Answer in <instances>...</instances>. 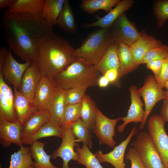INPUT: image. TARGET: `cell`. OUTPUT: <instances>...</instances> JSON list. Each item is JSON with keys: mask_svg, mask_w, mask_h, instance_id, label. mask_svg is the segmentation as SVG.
Listing matches in <instances>:
<instances>
[{"mask_svg": "<svg viewBox=\"0 0 168 168\" xmlns=\"http://www.w3.org/2000/svg\"><path fill=\"white\" fill-rule=\"evenodd\" d=\"M63 128L62 141L59 147L51 155L54 159L57 157L61 158L63 161L62 168H70L68 163L71 160L77 161L78 160V153L74 150V147H79L77 139L73 134L71 127Z\"/></svg>", "mask_w": 168, "mask_h": 168, "instance_id": "8fae6325", "label": "cell"}, {"mask_svg": "<svg viewBox=\"0 0 168 168\" xmlns=\"http://www.w3.org/2000/svg\"><path fill=\"white\" fill-rule=\"evenodd\" d=\"M13 91L0 74V119L18 121L14 105Z\"/></svg>", "mask_w": 168, "mask_h": 168, "instance_id": "5bb4252c", "label": "cell"}, {"mask_svg": "<svg viewBox=\"0 0 168 168\" xmlns=\"http://www.w3.org/2000/svg\"><path fill=\"white\" fill-rule=\"evenodd\" d=\"M131 99V105L128 111L127 115L120 117L123 121V124L118 126L117 131L120 133L124 131L127 125L131 122L142 123L144 116L145 111L143 109L144 104L141 101L137 87L135 85L129 88Z\"/></svg>", "mask_w": 168, "mask_h": 168, "instance_id": "4fadbf2b", "label": "cell"}, {"mask_svg": "<svg viewBox=\"0 0 168 168\" xmlns=\"http://www.w3.org/2000/svg\"><path fill=\"white\" fill-rule=\"evenodd\" d=\"M118 51L121 67L120 78L135 70L140 64L134 58L130 46L124 43L118 42Z\"/></svg>", "mask_w": 168, "mask_h": 168, "instance_id": "cb8c5ba5", "label": "cell"}, {"mask_svg": "<svg viewBox=\"0 0 168 168\" xmlns=\"http://www.w3.org/2000/svg\"><path fill=\"white\" fill-rule=\"evenodd\" d=\"M46 144L37 140L30 145L32 156L35 160L34 168H60L51 163V155H48L45 152L44 148Z\"/></svg>", "mask_w": 168, "mask_h": 168, "instance_id": "4316f807", "label": "cell"}, {"mask_svg": "<svg viewBox=\"0 0 168 168\" xmlns=\"http://www.w3.org/2000/svg\"><path fill=\"white\" fill-rule=\"evenodd\" d=\"M140 33V37L130 46L134 58L139 64H141L143 56L148 51L162 44L161 41L148 35L144 30Z\"/></svg>", "mask_w": 168, "mask_h": 168, "instance_id": "ffe728a7", "label": "cell"}, {"mask_svg": "<svg viewBox=\"0 0 168 168\" xmlns=\"http://www.w3.org/2000/svg\"><path fill=\"white\" fill-rule=\"evenodd\" d=\"M78 59L69 42L53 32L39 45L35 63L42 77L54 81L60 73Z\"/></svg>", "mask_w": 168, "mask_h": 168, "instance_id": "7a4b0ae2", "label": "cell"}, {"mask_svg": "<svg viewBox=\"0 0 168 168\" xmlns=\"http://www.w3.org/2000/svg\"><path fill=\"white\" fill-rule=\"evenodd\" d=\"M94 67L103 75L111 69L117 70L120 74L121 67L118 54V42L113 41L110 44L102 58Z\"/></svg>", "mask_w": 168, "mask_h": 168, "instance_id": "44dd1931", "label": "cell"}, {"mask_svg": "<svg viewBox=\"0 0 168 168\" xmlns=\"http://www.w3.org/2000/svg\"><path fill=\"white\" fill-rule=\"evenodd\" d=\"M1 26L10 50L25 62L35 63L40 42L53 32L52 27L41 17L16 14L5 10Z\"/></svg>", "mask_w": 168, "mask_h": 168, "instance_id": "6da1fadb", "label": "cell"}, {"mask_svg": "<svg viewBox=\"0 0 168 168\" xmlns=\"http://www.w3.org/2000/svg\"><path fill=\"white\" fill-rule=\"evenodd\" d=\"M63 131L62 127L50 119L43 125L34 135L22 141V143L23 145H30L39 139L50 137H57L62 138Z\"/></svg>", "mask_w": 168, "mask_h": 168, "instance_id": "f546056e", "label": "cell"}, {"mask_svg": "<svg viewBox=\"0 0 168 168\" xmlns=\"http://www.w3.org/2000/svg\"><path fill=\"white\" fill-rule=\"evenodd\" d=\"M126 158L131 162V168H145L137 151L133 147L128 150Z\"/></svg>", "mask_w": 168, "mask_h": 168, "instance_id": "f35d334b", "label": "cell"}, {"mask_svg": "<svg viewBox=\"0 0 168 168\" xmlns=\"http://www.w3.org/2000/svg\"><path fill=\"white\" fill-rule=\"evenodd\" d=\"M14 105L18 120L22 124L37 111L33 103L14 87Z\"/></svg>", "mask_w": 168, "mask_h": 168, "instance_id": "603a6c76", "label": "cell"}, {"mask_svg": "<svg viewBox=\"0 0 168 168\" xmlns=\"http://www.w3.org/2000/svg\"><path fill=\"white\" fill-rule=\"evenodd\" d=\"M131 145L137 151L145 168H165L148 133L140 132Z\"/></svg>", "mask_w": 168, "mask_h": 168, "instance_id": "5b68a950", "label": "cell"}, {"mask_svg": "<svg viewBox=\"0 0 168 168\" xmlns=\"http://www.w3.org/2000/svg\"><path fill=\"white\" fill-rule=\"evenodd\" d=\"M56 25L60 29L71 34H76L77 26L72 8L68 0H65Z\"/></svg>", "mask_w": 168, "mask_h": 168, "instance_id": "d4e9b609", "label": "cell"}, {"mask_svg": "<svg viewBox=\"0 0 168 168\" xmlns=\"http://www.w3.org/2000/svg\"><path fill=\"white\" fill-rule=\"evenodd\" d=\"M50 119L48 110H37L22 125L21 134L22 142L34 135L43 125Z\"/></svg>", "mask_w": 168, "mask_h": 168, "instance_id": "d6986e66", "label": "cell"}, {"mask_svg": "<svg viewBox=\"0 0 168 168\" xmlns=\"http://www.w3.org/2000/svg\"><path fill=\"white\" fill-rule=\"evenodd\" d=\"M80 119L93 131L95 124L97 108L94 101L87 94L84 96L81 102Z\"/></svg>", "mask_w": 168, "mask_h": 168, "instance_id": "f1b7e54d", "label": "cell"}, {"mask_svg": "<svg viewBox=\"0 0 168 168\" xmlns=\"http://www.w3.org/2000/svg\"><path fill=\"white\" fill-rule=\"evenodd\" d=\"M120 0H82L79 5L84 12L92 14L100 10L108 13Z\"/></svg>", "mask_w": 168, "mask_h": 168, "instance_id": "1f68e13d", "label": "cell"}, {"mask_svg": "<svg viewBox=\"0 0 168 168\" xmlns=\"http://www.w3.org/2000/svg\"><path fill=\"white\" fill-rule=\"evenodd\" d=\"M153 10L157 26L160 28L168 19V0H159L155 2Z\"/></svg>", "mask_w": 168, "mask_h": 168, "instance_id": "8d00e7d4", "label": "cell"}, {"mask_svg": "<svg viewBox=\"0 0 168 168\" xmlns=\"http://www.w3.org/2000/svg\"><path fill=\"white\" fill-rule=\"evenodd\" d=\"M86 84L66 90L65 100L66 106L81 103L88 88Z\"/></svg>", "mask_w": 168, "mask_h": 168, "instance_id": "d590c367", "label": "cell"}, {"mask_svg": "<svg viewBox=\"0 0 168 168\" xmlns=\"http://www.w3.org/2000/svg\"><path fill=\"white\" fill-rule=\"evenodd\" d=\"M32 159L30 147L22 145L18 151L11 155L8 168H34Z\"/></svg>", "mask_w": 168, "mask_h": 168, "instance_id": "4dcf8cb0", "label": "cell"}, {"mask_svg": "<svg viewBox=\"0 0 168 168\" xmlns=\"http://www.w3.org/2000/svg\"><path fill=\"white\" fill-rule=\"evenodd\" d=\"M16 0H0V9L9 8L15 2Z\"/></svg>", "mask_w": 168, "mask_h": 168, "instance_id": "f6af8a7d", "label": "cell"}, {"mask_svg": "<svg viewBox=\"0 0 168 168\" xmlns=\"http://www.w3.org/2000/svg\"><path fill=\"white\" fill-rule=\"evenodd\" d=\"M44 1V0H16L8 10L14 14H29L36 17H40Z\"/></svg>", "mask_w": 168, "mask_h": 168, "instance_id": "484cf974", "label": "cell"}, {"mask_svg": "<svg viewBox=\"0 0 168 168\" xmlns=\"http://www.w3.org/2000/svg\"><path fill=\"white\" fill-rule=\"evenodd\" d=\"M71 127L77 142H82L90 148L92 147L93 136L87 125L80 119L73 124Z\"/></svg>", "mask_w": 168, "mask_h": 168, "instance_id": "d6a6232c", "label": "cell"}, {"mask_svg": "<svg viewBox=\"0 0 168 168\" xmlns=\"http://www.w3.org/2000/svg\"><path fill=\"white\" fill-rule=\"evenodd\" d=\"M100 74L94 66L79 59L57 75L54 81L58 87L65 90L86 84L91 87L97 85Z\"/></svg>", "mask_w": 168, "mask_h": 168, "instance_id": "3957f363", "label": "cell"}, {"mask_svg": "<svg viewBox=\"0 0 168 168\" xmlns=\"http://www.w3.org/2000/svg\"><path fill=\"white\" fill-rule=\"evenodd\" d=\"M8 51L7 48L5 47H2L0 49V66L2 65Z\"/></svg>", "mask_w": 168, "mask_h": 168, "instance_id": "bcb514c9", "label": "cell"}, {"mask_svg": "<svg viewBox=\"0 0 168 168\" xmlns=\"http://www.w3.org/2000/svg\"><path fill=\"white\" fill-rule=\"evenodd\" d=\"M113 40L110 28L97 29L91 32L75 49L77 57L84 62L95 66L100 61Z\"/></svg>", "mask_w": 168, "mask_h": 168, "instance_id": "277c9868", "label": "cell"}, {"mask_svg": "<svg viewBox=\"0 0 168 168\" xmlns=\"http://www.w3.org/2000/svg\"><path fill=\"white\" fill-rule=\"evenodd\" d=\"M134 2L132 0H120V2L110 12L103 17L96 16L97 21L91 23L84 22L82 26L83 28L99 27L101 28H108L122 14L130 8Z\"/></svg>", "mask_w": 168, "mask_h": 168, "instance_id": "2e32d148", "label": "cell"}, {"mask_svg": "<svg viewBox=\"0 0 168 168\" xmlns=\"http://www.w3.org/2000/svg\"><path fill=\"white\" fill-rule=\"evenodd\" d=\"M164 59L154 60L146 64L147 68L153 72L155 78H157L161 73Z\"/></svg>", "mask_w": 168, "mask_h": 168, "instance_id": "60d3db41", "label": "cell"}, {"mask_svg": "<svg viewBox=\"0 0 168 168\" xmlns=\"http://www.w3.org/2000/svg\"><path fill=\"white\" fill-rule=\"evenodd\" d=\"M161 117L164 120L168 122V100H164L161 106L160 114Z\"/></svg>", "mask_w": 168, "mask_h": 168, "instance_id": "7bdbcfd3", "label": "cell"}, {"mask_svg": "<svg viewBox=\"0 0 168 168\" xmlns=\"http://www.w3.org/2000/svg\"><path fill=\"white\" fill-rule=\"evenodd\" d=\"M166 88L167 90H168V80L165 83L164 88Z\"/></svg>", "mask_w": 168, "mask_h": 168, "instance_id": "7dc6e473", "label": "cell"}, {"mask_svg": "<svg viewBox=\"0 0 168 168\" xmlns=\"http://www.w3.org/2000/svg\"><path fill=\"white\" fill-rule=\"evenodd\" d=\"M76 149L79 155L77 163L83 165L86 168H104L87 145L83 144L81 148L78 147Z\"/></svg>", "mask_w": 168, "mask_h": 168, "instance_id": "836d02e7", "label": "cell"}, {"mask_svg": "<svg viewBox=\"0 0 168 168\" xmlns=\"http://www.w3.org/2000/svg\"><path fill=\"white\" fill-rule=\"evenodd\" d=\"M138 132L136 128L133 127L127 138L114 147L112 151L106 154H103L99 151L94 154L95 155L100 163L107 162L115 168H125L124 158L126 149L132 138Z\"/></svg>", "mask_w": 168, "mask_h": 168, "instance_id": "7c38bea8", "label": "cell"}, {"mask_svg": "<svg viewBox=\"0 0 168 168\" xmlns=\"http://www.w3.org/2000/svg\"><path fill=\"white\" fill-rule=\"evenodd\" d=\"M168 56V45L162 44L148 51L143 56L141 64H146L151 61L165 59Z\"/></svg>", "mask_w": 168, "mask_h": 168, "instance_id": "74e56055", "label": "cell"}, {"mask_svg": "<svg viewBox=\"0 0 168 168\" xmlns=\"http://www.w3.org/2000/svg\"><path fill=\"white\" fill-rule=\"evenodd\" d=\"M138 92L144 101L145 114L142 122L139 127L142 129L148 117L156 104L160 101L166 99L165 91L158 83L154 76L149 75L145 79L143 86L138 89Z\"/></svg>", "mask_w": 168, "mask_h": 168, "instance_id": "52a82bcc", "label": "cell"}, {"mask_svg": "<svg viewBox=\"0 0 168 168\" xmlns=\"http://www.w3.org/2000/svg\"><path fill=\"white\" fill-rule=\"evenodd\" d=\"M32 63L29 61L24 63L18 62L9 50L2 65L0 66V74L8 84L12 85L17 89H19L24 73Z\"/></svg>", "mask_w": 168, "mask_h": 168, "instance_id": "ba28073f", "label": "cell"}, {"mask_svg": "<svg viewBox=\"0 0 168 168\" xmlns=\"http://www.w3.org/2000/svg\"><path fill=\"white\" fill-rule=\"evenodd\" d=\"M120 120V117L115 119L107 117L97 108L96 122L92 131L101 144L111 147H115V142L113 138L115 136V127Z\"/></svg>", "mask_w": 168, "mask_h": 168, "instance_id": "30bf717a", "label": "cell"}, {"mask_svg": "<svg viewBox=\"0 0 168 168\" xmlns=\"http://www.w3.org/2000/svg\"><path fill=\"white\" fill-rule=\"evenodd\" d=\"M0 168H2V166H1V164H0Z\"/></svg>", "mask_w": 168, "mask_h": 168, "instance_id": "681fc988", "label": "cell"}, {"mask_svg": "<svg viewBox=\"0 0 168 168\" xmlns=\"http://www.w3.org/2000/svg\"><path fill=\"white\" fill-rule=\"evenodd\" d=\"M22 125L18 121H9L0 119V143L4 147L14 144L20 147L24 145L21 138Z\"/></svg>", "mask_w": 168, "mask_h": 168, "instance_id": "9a60e30c", "label": "cell"}, {"mask_svg": "<svg viewBox=\"0 0 168 168\" xmlns=\"http://www.w3.org/2000/svg\"><path fill=\"white\" fill-rule=\"evenodd\" d=\"M81 103L66 106L61 127H71L80 118Z\"/></svg>", "mask_w": 168, "mask_h": 168, "instance_id": "e575fe53", "label": "cell"}, {"mask_svg": "<svg viewBox=\"0 0 168 168\" xmlns=\"http://www.w3.org/2000/svg\"><path fill=\"white\" fill-rule=\"evenodd\" d=\"M155 79L159 85L163 88L165 83L168 80V56L164 60L159 76Z\"/></svg>", "mask_w": 168, "mask_h": 168, "instance_id": "ab89813d", "label": "cell"}, {"mask_svg": "<svg viewBox=\"0 0 168 168\" xmlns=\"http://www.w3.org/2000/svg\"><path fill=\"white\" fill-rule=\"evenodd\" d=\"M104 75L109 81L110 83L115 84L118 82L119 78V72L117 69H111L107 71Z\"/></svg>", "mask_w": 168, "mask_h": 168, "instance_id": "b9f144b4", "label": "cell"}, {"mask_svg": "<svg viewBox=\"0 0 168 168\" xmlns=\"http://www.w3.org/2000/svg\"><path fill=\"white\" fill-rule=\"evenodd\" d=\"M110 83V82L108 79L104 75H103L99 78L97 82V85L101 88H103L107 87Z\"/></svg>", "mask_w": 168, "mask_h": 168, "instance_id": "ee69618b", "label": "cell"}, {"mask_svg": "<svg viewBox=\"0 0 168 168\" xmlns=\"http://www.w3.org/2000/svg\"><path fill=\"white\" fill-rule=\"evenodd\" d=\"M65 90L57 87L55 90L48 108L51 119L61 127L66 105Z\"/></svg>", "mask_w": 168, "mask_h": 168, "instance_id": "7402d4cb", "label": "cell"}, {"mask_svg": "<svg viewBox=\"0 0 168 168\" xmlns=\"http://www.w3.org/2000/svg\"><path fill=\"white\" fill-rule=\"evenodd\" d=\"M64 1L65 0H45L40 17L52 27L56 25Z\"/></svg>", "mask_w": 168, "mask_h": 168, "instance_id": "83f0119b", "label": "cell"}, {"mask_svg": "<svg viewBox=\"0 0 168 168\" xmlns=\"http://www.w3.org/2000/svg\"><path fill=\"white\" fill-rule=\"evenodd\" d=\"M41 77L36 64L32 63L25 71L22 78L19 91L33 103L35 91Z\"/></svg>", "mask_w": 168, "mask_h": 168, "instance_id": "ac0fdd59", "label": "cell"}, {"mask_svg": "<svg viewBox=\"0 0 168 168\" xmlns=\"http://www.w3.org/2000/svg\"><path fill=\"white\" fill-rule=\"evenodd\" d=\"M58 87L54 81L42 77L37 86L33 104L38 111L48 110L54 93Z\"/></svg>", "mask_w": 168, "mask_h": 168, "instance_id": "e0dca14e", "label": "cell"}, {"mask_svg": "<svg viewBox=\"0 0 168 168\" xmlns=\"http://www.w3.org/2000/svg\"><path fill=\"white\" fill-rule=\"evenodd\" d=\"M165 122L160 115L153 114L147 122L149 134L165 168H168V135L165 129Z\"/></svg>", "mask_w": 168, "mask_h": 168, "instance_id": "8992f818", "label": "cell"}, {"mask_svg": "<svg viewBox=\"0 0 168 168\" xmlns=\"http://www.w3.org/2000/svg\"><path fill=\"white\" fill-rule=\"evenodd\" d=\"M110 28L114 41L130 46L140 36V33L127 18L125 13L121 15Z\"/></svg>", "mask_w": 168, "mask_h": 168, "instance_id": "9c48e42d", "label": "cell"}, {"mask_svg": "<svg viewBox=\"0 0 168 168\" xmlns=\"http://www.w3.org/2000/svg\"><path fill=\"white\" fill-rule=\"evenodd\" d=\"M165 94L166 97V99L168 100V90H167L166 91H165Z\"/></svg>", "mask_w": 168, "mask_h": 168, "instance_id": "c3c4849f", "label": "cell"}]
</instances>
